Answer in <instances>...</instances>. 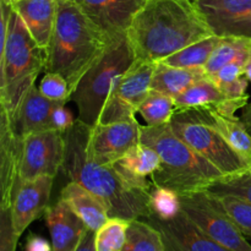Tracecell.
<instances>
[{
	"mask_svg": "<svg viewBox=\"0 0 251 251\" xmlns=\"http://www.w3.org/2000/svg\"><path fill=\"white\" fill-rule=\"evenodd\" d=\"M126 36L135 59L157 64L213 33L193 0H147Z\"/></svg>",
	"mask_w": 251,
	"mask_h": 251,
	"instance_id": "cell-1",
	"label": "cell"
},
{
	"mask_svg": "<svg viewBox=\"0 0 251 251\" xmlns=\"http://www.w3.org/2000/svg\"><path fill=\"white\" fill-rule=\"evenodd\" d=\"M91 127L76 120L73 127L64 132L65 158L61 171L70 181H76L95 194L108 210L109 217L124 220H144L150 211V191L129 188L113 164L93 161L87 151Z\"/></svg>",
	"mask_w": 251,
	"mask_h": 251,
	"instance_id": "cell-2",
	"label": "cell"
},
{
	"mask_svg": "<svg viewBox=\"0 0 251 251\" xmlns=\"http://www.w3.org/2000/svg\"><path fill=\"white\" fill-rule=\"evenodd\" d=\"M112 42L114 41H110L74 2L58 0L56 21L46 51L44 70L63 76L74 92Z\"/></svg>",
	"mask_w": 251,
	"mask_h": 251,
	"instance_id": "cell-3",
	"label": "cell"
},
{
	"mask_svg": "<svg viewBox=\"0 0 251 251\" xmlns=\"http://www.w3.org/2000/svg\"><path fill=\"white\" fill-rule=\"evenodd\" d=\"M0 110L11 118L46 69L47 53L9 0H0Z\"/></svg>",
	"mask_w": 251,
	"mask_h": 251,
	"instance_id": "cell-4",
	"label": "cell"
},
{
	"mask_svg": "<svg viewBox=\"0 0 251 251\" xmlns=\"http://www.w3.org/2000/svg\"><path fill=\"white\" fill-rule=\"evenodd\" d=\"M141 142L158 152L161 166L151 176L154 185L166 186L179 195L208 190L225 176L179 139L169 124L142 126Z\"/></svg>",
	"mask_w": 251,
	"mask_h": 251,
	"instance_id": "cell-5",
	"label": "cell"
},
{
	"mask_svg": "<svg viewBox=\"0 0 251 251\" xmlns=\"http://www.w3.org/2000/svg\"><path fill=\"white\" fill-rule=\"evenodd\" d=\"M134 61L135 54L126 34L112 42L100 60L81 78L70 97L77 107L80 122L90 127L98 124L115 81Z\"/></svg>",
	"mask_w": 251,
	"mask_h": 251,
	"instance_id": "cell-6",
	"label": "cell"
},
{
	"mask_svg": "<svg viewBox=\"0 0 251 251\" xmlns=\"http://www.w3.org/2000/svg\"><path fill=\"white\" fill-rule=\"evenodd\" d=\"M169 126L179 139L217 168L226 179L251 171V162L238 153L220 132L203 123L191 109L176 110Z\"/></svg>",
	"mask_w": 251,
	"mask_h": 251,
	"instance_id": "cell-7",
	"label": "cell"
},
{
	"mask_svg": "<svg viewBox=\"0 0 251 251\" xmlns=\"http://www.w3.org/2000/svg\"><path fill=\"white\" fill-rule=\"evenodd\" d=\"M181 211L205 234L232 251H251V245L211 190L180 195Z\"/></svg>",
	"mask_w": 251,
	"mask_h": 251,
	"instance_id": "cell-8",
	"label": "cell"
},
{
	"mask_svg": "<svg viewBox=\"0 0 251 251\" xmlns=\"http://www.w3.org/2000/svg\"><path fill=\"white\" fill-rule=\"evenodd\" d=\"M156 64L135 59L129 69L115 81L113 90L100 113L98 124L136 119L140 104L151 91Z\"/></svg>",
	"mask_w": 251,
	"mask_h": 251,
	"instance_id": "cell-9",
	"label": "cell"
},
{
	"mask_svg": "<svg viewBox=\"0 0 251 251\" xmlns=\"http://www.w3.org/2000/svg\"><path fill=\"white\" fill-rule=\"evenodd\" d=\"M65 158V137L58 130L34 132L22 139L20 185L38 176L55 178Z\"/></svg>",
	"mask_w": 251,
	"mask_h": 251,
	"instance_id": "cell-10",
	"label": "cell"
},
{
	"mask_svg": "<svg viewBox=\"0 0 251 251\" xmlns=\"http://www.w3.org/2000/svg\"><path fill=\"white\" fill-rule=\"evenodd\" d=\"M142 125L137 119L97 124L91 127L87 151L100 164H113L141 142Z\"/></svg>",
	"mask_w": 251,
	"mask_h": 251,
	"instance_id": "cell-11",
	"label": "cell"
},
{
	"mask_svg": "<svg viewBox=\"0 0 251 251\" xmlns=\"http://www.w3.org/2000/svg\"><path fill=\"white\" fill-rule=\"evenodd\" d=\"M213 36L251 39V0H193Z\"/></svg>",
	"mask_w": 251,
	"mask_h": 251,
	"instance_id": "cell-12",
	"label": "cell"
},
{
	"mask_svg": "<svg viewBox=\"0 0 251 251\" xmlns=\"http://www.w3.org/2000/svg\"><path fill=\"white\" fill-rule=\"evenodd\" d=\"M110 41L125 36L147 0H70Z\"/></svg>",
	"mask_w": 251,
	"mask_h": 251,
	"instance_id": "cell-13",
	"label": "cell"
},
{
	"mask_svg": "<svg viewBox=\"0 0 251 251\" xmlns=\"http://www.w3.org/2000/svg\"><path fill=\"white\" fill-rule=\"evenodd\" d=\"M144 220L161 232L167 251H232L205 234L183 211L172 220H161L152 213Z\"/></svg>",
	"mask_w": 251,
	"mask_h": 251,
	"instance_id": "cell-14",
	"label": "cell"
},
{
	"mask_svg": "<svg viewBox=\"0 0 251 251\" xmlns=\"http://www.w3.org/2000/svg\"><path fill=\"white\" fill-rule=\"evenodd\" d=\"M22 137L19 136L7 114L0 110V208H11L20 186Z\"/></svg>",
	"mask_w": 251,
	"mask_h": 251,
	"instance_id": "cell-15",
	"label": "cell"
},
{
	"mask_svg": "<svg viewBox=\"0 0 251 251\" xmlns=\"http://www.w3.org/2000/svg\"><path fill=\"white\" fill-rule=\"evenodd\" d=\"M54 178L48 176H38L21 183L12 200L11 216L15 232L19 237L28 226L46 215L49 207L51 186Z\"/></svg>",
	"mask_w": 251,
	"mask_h": 251,
	"instance_id": "cell-16",
	"label": "cell"
},
{
	"mask_svg": "<svg viewBox=\"0 0 251 251\" xmlns=\"http://www.w3.org/2000/svg\"><path fill=\"white\" fill-rule=\"evenodd\" d=\"M61 103L63 102H54L44 97L34 85L25 96L14 117H7L11 120L15 131L24 139L34 132L54 130L53 112Z\"/></svg>",
	"mask_w": 251,
	"mask_h": 251,
	"instance_id": "cell-17",
	"label": "cell"
},
{
	"mask_svg": "<svg viewBox=\"0 0 251 251\" xmlns=\"http://www.w3.org/2000/svg\"><path fill=\"white\" fill-rule=\"evenodd\" d=\"M46 222L50 232L53 251H75L86 233L87 226L63 200L49 206L46 212Z\"/></svg>",
	"mask_w": 251,
	"mask_h": 251,
	"instance_id": "cell-18",
	"label": "cell"
},
{
	"mask_svg": "<svg viewBox=\"0 0 251 251\" xmlns=\"http://www.w3.org/2000/svg\"><path fill=\"white\" fill-rule=\"evenodd\" d=\"M174 100L176 110L213 108L230 115H234L238 109H242L248 104V100H229L220 86L208 76L196 81Z\"/></svg>",
	"mask_w": 251,
	"mask_h": 251,
	"instance_id": "cell-19",
	"label": "cell"
},
{
	"mask_svg": "<svg viewBox=\"0 0 251 251\" xmlns=\"http://www.w3.org/2000/svg\"><path fill=\"white\" fill-rule=\"evenodd\" d=\"M113 166L129 188L151 191L153 183L147 180V176H151L159 168L161 157L151 146L140 142Z\"/></svg>",
	"mask_w": 251,
	"mask_h": 251,
	"instance_id": "cell-20",
	"label": "cell"
},
{
	"mask_svg": "<svg viewBox=\"0 0 251 251\" xmlns=\"http://www.w3.org/2000/svg\"><path fill=\"white\" fill-rule=\"evenodd\" d=\"M11 5L37 44L47 51L55 26L58 0H17Z\"/></svg>",
	"mask_w": 251,
	"mask_h": 251,
	"instance_id": "cell-21",
	"label": "cell"
},
{
	"mask_svg": "<svg viewBox=\"0 0 251 251\" xmlns=\"http://www.w3.org/2000/svg\"><path fill=\"white\" fill-rule=\"evenodd\" d=\"M60 200L68 203L71 210L87 226L88 229L93 232H97L110 218L102 200L76 181H69L64 186Z\"/></svg>",
	"mask_w": 251,
	"mask_h": 251,
	"instance_id": "cell-22",
	"label": "cell"
},
{
	"mask_svg": "<svg viewBox=\"0 0 251 251\" xmlns=\"http://www.w3.org/2000/svg\"><path fill=\"white\" fill-rule=\"evenodd\" d=\"M191 110L203 123L220 132L238 153L251 162V135L248 132L240 118L225 114L213 108Z\"/></svg>",
	"mask_w": 251,
	"mask_h": 251,
	"instance_id": "cell-23",
	"label": "cell"
},
{
	"mask_svg": "<svg viewBox=\"0 0 251 251\" xmlns=\"http://www.w3.org/2000/svg\"><path fill=\"white\" fill-rule=\"evenodd\" d=\"M206 76L208 75L205 68H178L159 61L154 66L151 90L166 93L176 100L186 88Z\"/></svg>",
	"mask_w": 251,
	"mask_h": 251,
	"instance_id": "cell-24",
	"label": "cell"
},
{
	"mask_svg": "<svg viewBox=\"0 0 251 251\" xmlns=\"http://www.w3.org/2000/svg\"><path fill=\"white\" fill-rule=\"evenodd\" d=\"M251 47V39L240 37H222L206 63L205 70L208 77L233 61H247Z\"/></svg>",
	"mask_w": 251,
	"mask_h": 251,
	"instance_id": "cell-25",
	"label": "cell"
},
{
	"mask_svg": "<svg viewBox=\"0 0 251 251\" xmlns=\"http://www.w3.org/2000/svg\"><path fill=\"white\" fill-rule=\"evenodd\" d=\"M122 251H166V245L161 232L140 218L130 222Z\"/></svg>",
	"mask_w": 251,
	"mask_h": 251,
	"instance_id": "cell-26",
	"label": "cell"
},
{
	"mask_svg": "<svg viewBox=\"0 0 251 251\" xmlns=\"http://www.w3.org/2000/svg\"><path fill=\"white\" fill-rule=\"evenodd\" d=\"M221 37L211 36L208 38L202 39L200 42L190 44L186 48L176 51L173 55L164 59L162 63L171 66H178V68L186 69H196L205 68L206 63L210 59L211 54L217 47Z\"/></svg>",
	"mask_w": 251,
	"mask_h": 251,
	"instance_id": "cell-27",
	"label": "cell"
},
{
	"mask_svg": "<svg viewBox=\"0 0 251 251\" xmlns=\"http://www.w3.org/2000/svg\"><path fill=\"white\" fill-rule=\"evenodd\" d=\"M174 112H176L174 98L154 90L150 91L137 110L149 126L169 124Z\"/></svg>",
	"mask_w": 251,
	"mask_h": 251,
	"instance_id": "cell-28",
	"label": "cell"
},
{
	"mask_svg": "<svg viewBox=\"0 0 251 251\" xmlns=\"http://www.w3.org/2000/svg\"><path fill=\"white\" fill-rule=\"evenodd\" d=\"M131 221L112 217L95 232L96 251H122Z\"/></svg>",
	"mask_w": 251,
	"mask_h": 251,
	"instance_id": "cell-29",
	"label": "cell"
},
{
	"mask_svg": "<svg viewBox=\"0 0 251 251\" xmlns=\"http://www.w3.org/2000/svg\"><path fill=\"white\" fill-rule=\"evenodd\" d=\"M150 211L161 220H172L181 212L180 195L166 186L154 185L150 191Z\"/></svg>",
	"mask_w": 251,
	"mask_h": 251,
	"instance_id": "cell-30",
	"label": "cell"
},
{
	"mask_svg": "<svg viewBox=\"0 0 251 251\" xmlns=\"http://www.w3.org/2000/svg\"><path fill=\"white\" fill-rule=\"evenodd\" d=\"M217 196L243 235L247 239H251V202L234 195Z\"/></svg>",
	"mask_w": 251,
	"mask_h": 251,
	"instance_id": "cell-31",
	"label": "cell"
},
{
	"mask_svg": "<svg viewBox=\"0 0 251 251\" xmlns=\"http://www.w3.org/2000/svg\"><path fill=\"white\" fill-rule=\"evenodd\" d=\"M208 190L217 195H234L251 202V171L242 176L223 179Z\"/></svg>",
	"mask_w": 251,
	"mask_h": 251,
	"instance_id": "cell-32",
	"label": "cell"
},
{
	"mask_svg": "<svg viewBox=\"0 0 251 251\" xmlns=\"http://www.w3.org/2000/svg\"><path fill=\"white\" fill-rule=\"evenodd\" d=\"M42 95L54 102L66 103L70 100L71 92L68 81L55 73H46L38 86Z\"/></svg>",
	"mask_w": 251,
	"mask_h": 251,
	"instance_id": "cell-33",
	"label": "cell"
},
{
	"mask_svg": "<svg viewBox=\"0 0 251 251\" xmlns=\"http://www.w3.org/2000/svg\"><path fill=\"white\" fill-rule=\"evenodd\" d=\"M20 237L15 232L11 210L0 208V251H16Z\"/></svg>",
	"mask_w": 251,
	"mask_h": 251,
	"instance_id": "cell-34",
	"label": "cell"
},
{
	"mask_svg": "<svg viewBox=\"0 0 251 251\" xmlns=\"http://www.w3.org/2000/svg\"><path fill=\"white\" fill-rule=\"evenodd\" d=\"M244 61H233V63L223 66V68L221 69V70H218L215 75L211 76V78H212L218 86L232 82V81L244 76Z\"/></svg>",
	"mask_w": 251,
	"mask_h": 251,
	"instance_id": "cell-35",
	"label": "cell"
},
{
	"mask_svg": "<svg viewBox=\"0 0 251 251\" xmlns=\"http://www.w3.org/2000/svg\"><path fill=\"white\" fill-rule=\"evenodd\" d=\"M76 120H74L73 114L69 109L65 108V103H61L58 107H55L53 112V127L54 130L65 132L68 131L73 125L75 124Z\"/></svg>",
	"mask_w": 251,
	"mask_h": 251,
	"instance_id": "cell-36",
	"label": "cell"
},
{
	"mask_svg": "<svg viewBox=\"0 0 251 251\" xmlns=\"http://www.w3.org/2000/svg\"><path fill=\"white\" fill-rule=\"evenodd\" d=\"M25 251H53V247H51V243L44 239L43 237L31 234L26 240Z\"/></svg>",
	"mask_w": 251,
	"mask_h": 251,
	"instance_id": "cell-37",
	"label": "cell"
},
{
	"mask_svg": "<svg viewBox=\"0 0 251 251\" xmlns=\"http://www.w3.org/2000/svg\"><path fill=\"white\" fill-rule=\"evenodd\" d=\"M75 251H96L95 249V232L93 230L88 229V232L86 233L85 238L82 239V242L80 243V245L77 247V249Z\"/></svg>",
	"mask_w": 251,
	"mask_h": 251,
	"instance_id": "cell-38",
	"label": "cell"
},
{
	"mask_svg": "<svg viewBox=\"0 0 251 251\" xmlns=\"http://www.w3.org/2000/svg\"><path fill=\"white\" fill-rule=\"evenodd\" d=\"M240 119H242L244 126L247 127L248 132L251 135V103H248V104L245 105L244 109H243Z\"/></svg>",
	"mask_w": 251,
	"mask_h": 251,
	"instance_id": "cell-39",
	"label": "cell"
},
{
	"mask_svg": "<svg viewBox=\"0 0 251 251\" xmlns=\"http://www.w3.org/2000/svg\"><path fill=\"white\" fill-rule=\"evenodd\" d=\"M244 75L248 80L251 81V47L249 50V55H248V59L244 65Z\"/></svg>",
	"mask_w": 251,
	"mask_h": 251,
	"instance_id": "cell-40",
	"label": "cell"
},
{
	"mask_svg": "<svg viewBox=\"0 0 251 251\" xmlns=\"http://www.w3.org/2000/svg\"><path fill=\"white\" fill-rule=\"evenodd\" d=\"M9 1H11V2H12V1H17V0H9Z\"/></svg>",
	"mask_w": 251,
	"mask_h": 251,
	"instance_id": "cell-41",
	"label": "cell"
},
{
	"mask_svg": "<svg viewBox=\"0 0 251 251\" xmlns=\"http://www.w3.org/2000/svg\"><path fill=\"white\" fill-rule=\"evenodd\" d=\"M166 251H167V250H166Z\"/></svg>",
	"mask_w": 251,
	"mask_h": 251,
	"instance_id": "cell-42",
	"label": "cell"
}]
</instances>
